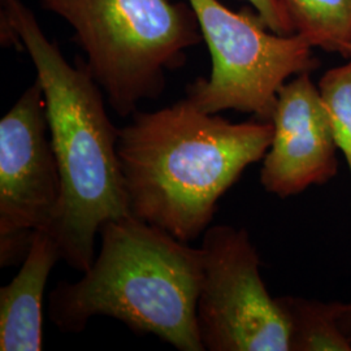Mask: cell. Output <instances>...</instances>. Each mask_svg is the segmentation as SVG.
I'll use <instances>...</instances> for the list:
<instances>
[{"label":"cell","mask_w":351,"mask_h":351,"mask_svg":"<svg viewBox=\"0 0 351 351\" xmlns=\"http://www.w3.org/2000/svg\"><path fill=\"white\" fill-rule=\"evenodd\" d=\"M132 117L117 141L130 213L186 243L210 228L219 199L274 138L272 121L234 124L188 98Z\"/></svg>","instance_id":"obj_1"},{"label":"cell","mask_w":351,"mask_h":351,"mask_svg":"<svg viewBox=\"0 0 351 351\" xmlns=\"http://www.w3.org/2000/svg\"><path fill=\"white\" fill-rule=\"evenodd\" d=\"M197 322L204 350L289 351V328L261 275V258L245 228L203 233Z\"/></svg>","instance_id":"obj_6"},{"label":"cell","mask_w":351,"mask_h":351,"mask_svg":"<svg viewBox=\"0 0 351 351\" xmlns=\"http://www.w3.org/2000/svg\"><path fill=\"white\" fill-rule=\"evenodd\" d=\"M304 72L278 91L274 138L264 155L261 184L280 198L323 185L337 173V143L319 86Z\"/></svg>","instance_id":"obj_8"},{"label":"cell","mask_w":351,"mask_h":351,"mask_svg":"<svg viewBox=\"0 0 351 351\" xmlns=\"http://www.w3.org/2000/svg\"><path fill=\"white\" fill-rule=\"evenodd\" d=\"M75 30L88 73L126 117L156 99L165 72L182 66L202 33L190 4L169 0H39Z\"/></svg>","instance_id":"obj_4"},{"label":"cell","mask_w":351,"mask_h":351,"mask_svg":"<svg viewBox=\"0 0 351 351\" xmlns=\"http://www.w3.org/2000/svg\"><path fill=\"white\" fill-rule=\"evenodd\" d=\"M1 43L27 51L43 88L53 152L62 177V208L51 232L62 261L84 274L95 259L101 226L130 216L113 125L101 86L82 59L68 63L20 0H1Z\"/></svg>","instance_id":"obj_2"},{"label":"cell","mask_w":351,"mask_h":351,"mask_svg":"<svg viewBox=\"0 0 351 351\" xmlns=\"http://www.w3.org/2000/svg\"><path fill=\"white\" fill-rule=\"evenodd\" d=\"M317 86L330 117L337 147L345 156L351 176V59L326 72Z\"/></svg>","instance_id":"obj_12"},{"label":"cell","mask_w":351,"mask_h":351,"mask_svg":"<svg viewBox=\"0 0 351 351\" xmlns=\"http://www.w3.org/2000/svg\"><path fill=\"white\" fill-rule=\"evenodd\" d=\"M252 8L256 11L259 19L263 21L264 25L274 33L287 36L293 34L294 27L289 20L288 14L281 3V0H246Z\"/></svg>","instance_id":"obj_13"},{"label":"cell","mask_w":351,"mask_h":351,"mask_svg":"<svg viewBox=\"0 0 351 351\" xmlns=\"http://www.w3.org/2000/svg\"><path fill=\"white\" fill-rule=\"evenodd\" d=\"M211 55V75L186 88L207 113L239 111L271 121L278 91L289 77L311 72L314 47L298 33L281 36L258 14L236 13L219 0H188Z\"/></svg>","instance_id":"obj_5"},{"label":"cell","mask_w":351,"mask_h":351,"mask_svg":"<svg viewBox=\"0 0 351 351\" xmlns=\"http://www.w3.org/2000/svg\"><path fill=\"white\" fill-rule=\"evenodd\" d=\"M289 328V351H351L339 326L342 302L276 297Z\"/></svg>","instance_id":"obj_10"},{"label":"cell","mask_w":351,"mask_h":351,"mask_svg":"<svg viewBox=\"0 0 351 351\" xmlns=\"http://www.w3.org/2000/svg\"><path fill=\"white\" fill-rule=\"evenodd\" d=\"M63 188L39 81L0 121V267L23 263L40 230H51Z\"/></svg>","instance_id":"obj_7"},{"label":"cell","mask_w":351,"mask_h":351,"mask_svg":"<svg viewBox=\"0 0 351 351\" xmlns=\"http://www.w3.org/2000/svg\"><path fill=\"white\" fill-rule=\"evenodd\" d=\"M339 322L341 330L345 335L346 339L349 341L351 346V302L341 303Z\"/></svg>","instance_id":"obj_14"},{"label":"cell","mask_w":351,"mask_h":351,"mask_svg":"<svg viewBox=\"0 0 351 351\" xmlns=\"http://www.w3.org/2000/svg\"><path fill=\"white\" fill-rule=\"evenodd\" d=\"M294 32L316 49L351 59V0H281Z\"/></svg>","instance_id":"obj_11"},{"label":"cell","mask_w":351,"mask_h":351,"mask_svg":"<svg viewBox=\"0 0 351 351\" xmlns=\"http://www.w3.org/2000/svg\"><path fill=\"white\" fill-rule=\"evenodd\" d=\"M62 261L51 230H40L12 281L0 289V350H42V308L47 280Z\"/></svg>","instance_id":"obj_9"},{"label":"cell","mask_w":351,"mask_h":351,"mask_svg":"<svg viewBox=\"0 0 351 351\" xmlns=\"http://www.w3.org/2000/svg\"><path fill=\"white\" fill-rule=\"evenodd\" d=\"M101 250L84 276L49 295V317L64 333H81L95 316L152 335L180 351H204L197 304L201 247H191L134 216L104 223Z\"/></svg>","instance_id":"obj_3"}]
</instances>
